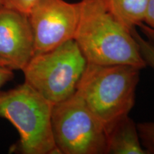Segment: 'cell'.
Listing matches in <instances>:
<instances>
[{
  "label": "cell",
  "mask_w": 154,
  "mask_h": 154,
  "mask_svg": "<svg viewBox=\"0 0 154 154\" xmlns=\"http://www.w3.org/2000/svg\"><path fill=\"white\" fill-rule=\"evenodd\" d=\"M80 17L74 36L88 63L147 66L131 31L112 14L105 0H81Z\"/></svg>",
  "instance_id": "obj_1"
},
{
  "label": "cell",
  "mask_w": 154,
  "mask_h": 154,
  "mask_svg": "<svg viewBox=\"0 0 154 154\" xmlns=\"http://www.w3.org/2000/svg\"><path fill=\"white\" fill-rule=\"evenodd\" d=\"M140 70L128 64L87 63L76 93L107 131L117 121L128 116L134 107Z\"/></svg>",
  "instance_id": "obj_2"
},
{
  "label": "cell",
  "mask_w": 154,
  "mask_h": 154,
  "mask_svg": "<svg viewBox=\"0 0 154 154\" xmlns=\"http://www.w3.org/2000/svg\"><path fill=\"white\" fill-rule=\"evenodd\" d=\"M53 105L24 83L0 92V116L19 132L18 150L23 154H59L54 138Z\"/></svg>",
  "instance_id": "obj_3"
},
{
  "label": "cell",
  "mask_w": 154,
  "mask_h": 154,
  "mask_svg": "<svg viewBox=\"0 0 154 154\" xmlns=\"http://www.w3.org/2000/svg\"><path fill=\"white\" fill-rule=\"evenodd\" d=\"M88 61L74 39L34 54L22 69L25 83L53 106L76 93Z\"/></svg>",
  "instance_id": "obj_4"
},
{
  "label": "cell",
  "mask_w": 154,
  "mask_h": 154,
  "mask_svg": "<svg viewBox=\"0 0 154 154\" xmlns=\"http://www.w3.org/2000/svg\"><path fill=\"white\" fill-rule=\"evenodd\" d=\"M51 126L59 154H106L107 131L76 93L53 106Z\"/></svg>",
  "instance_id": "obj_5"
},
{
  "label": "cell",
  "mask_w": 154,
  "mask_h": 154,
  "mask_svg": "<svg viewBox=\"0 0 154 154\" xmlns=\"http://www.w3.org/2000/svg\"><path fill=\"white\" fill-rule=\"evenodd\" d=\"M80 10V2L37 0L28 14L34 38V54L46 52L74 39Z\"/></svg>",
  "instance_id": "obj_6"
},
{
  "label": "cell",
  "mask_w": 154,
  "mask_h": 154,
  "mask_svg": "<svg viewBox=\"0 0 154 154\" xmlns=\"http://www.w3.org/2000/svg\"><path fill=\"white\" fill-rule=\"evenodd\" d=\"M34 55L28 15L0 7V66L22 71Z\"/></svg>",
  "instance_id": "obj_7"
},
{
  "label": "cell",
  "mask_w": 154,
  "mask_h": 154,
  "mask_svg": "<svg viewBox=\"0 0 154 154\" xmlns=\"http://www.w3.org/2000/svg\"><path fill=\"white\" fill-rule=\"evenodd\" d=\"M107 153L148 154L140 142L137 125L128 116L108 130Z\"/></svg>",
  "instance_id": "obj_8"
},
{
  "label": "cell",
  "mask_w": 154,
  "mask_h": 154,
  "mask_svg": "<svg viewBox=\"0 0 154 154\" xmlns=\"http://www.w3.org/2000/svg\"><path fill=\"white\" fill-rule=\"evenodd\" d=\"M112 14L131 31L143 23L149 0H105Z\"/></svg>",
  "instance_id": "obj_9"
},
{
  "label": "cell",
  "mask_w": 154,
  "mask_h": 154,
  "mask_svg": "<svg viewBox=\"0 0 154 154\" xmlns=\"http://www.w3.org/2000/svg\"><path fill=\"white\" fill-rule=\"evenodd\" d=\"M136 125L143 147L148 154H154V121L142 122Z\"/></svg>",
  "instance_id": "obj_10"
},
{
  "label": "cell",
  "mask_w": 154,
  "mask_h": 154,
  "mask_svg": "<svg viewBox=\"0 0 154 154\" xmlns=\"http://www.w3.org/2000/svg\"><path fill=\"white\" fill-rule=\"evenodd\" d=\"M131 32L137 42L140 52L147 66H150L154 69V45L146 38L142 37L138 33L136 28L133 29Z\"/></svg>",
  "instance_id": "obj_11"
},
{
  "label": "cell",
  "mask_w": 154,
  "mask_h": 154,
  "mask_svg": "<svg viewBox=\"0 0 154 154\" xmlns=\"http://www.w3.org/2000/svg\"><path fill=\"white\" fill-rule=\"evenodd\" d=\"M37 0H1L2 6L28 15Z\"/></svg>",
  "instance_id": "obj_12"
},
{
  "label": "cell",
  "mask_w": 154,
  "mask_h": 154,
  "mask_svg": "<svg viewBox=\"0 0 154 154\" xmlns=\"http://www.w3.org/2000/svg\"><path fill=\"white\" fill-rule=\"evenodd\" d=\"M143 23L154 29V0H149Z\"/></svg>",
  "instance_id": "obj_13"
},
{
  "label": "cell",
  "mask_w": 154,
  "mask_h": 154,
  "mask_svg": "<svg viewBox=\"0 0 154 154\" xmlns=\"http://www.w3.org/2000/svg\"><path fill=\"white\" fill-rule=\"evenodd\" d=\"M13 78H14V73L12 70L0 66V88Z\"/></svg>",
  "instance_id": "obj_14"
},
{
  "label": "cell",
  "mask_w": 154,
  "mask_h": 154,
  "mask_svg": "<svg viewBox=\"0 0 154 154\" xmlns=\"http://www.w3.org/2000/svg\"><path fill=\"white\" fill-rule=\"evenodd\" d=\"M138 27L140 29L142 33L145 35L146 38L149 40V42H151L152 44L154 45V29L151 27H149V26L144 24V23H141Z\"/></svg>",
  "instance_id": "obj_15"
},
{
  "label": "cell",
  "mask_w": 154,
  "mask_h": 154,
  "mask_svg": "<svg viewBox=\"0 0 154 154\" xmlns=\"http://www.w3.org/2000/svg\"><path fill=\"white\" fill-rule=\"evenodd\" d=\"M0 7H2V2H1V0H0Z\"/></svg>",
  "instance_id": "obj_16"
}]
</instances>
